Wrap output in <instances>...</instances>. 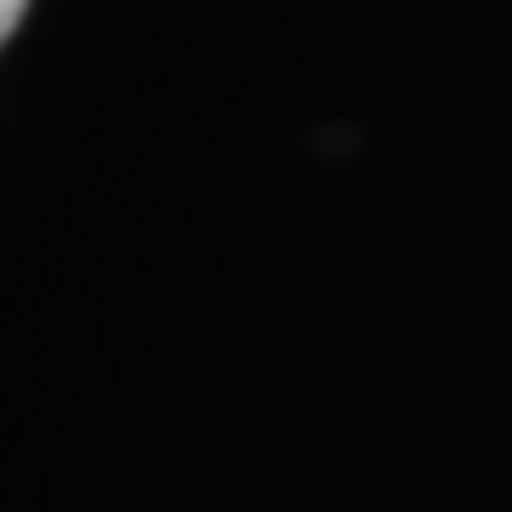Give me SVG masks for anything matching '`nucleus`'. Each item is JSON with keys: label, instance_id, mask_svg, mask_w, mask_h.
Wrapping results in <instances>:
<instances>
[{"label": "nucleus", "instance_id": "f257e3e1", "mask_svg": "<svg viewBox=\"0 0 512 512\" xmlns=\"http://www.w3.org/2000/svg\"><path fill=\"white\" fill-rule=\"evenodd\" d=\"M23 12H29V0H0V46L12 40V29L23 23Z\"/></svg>", "mask_w": 512, "mask_h": 512}]
</instances>
